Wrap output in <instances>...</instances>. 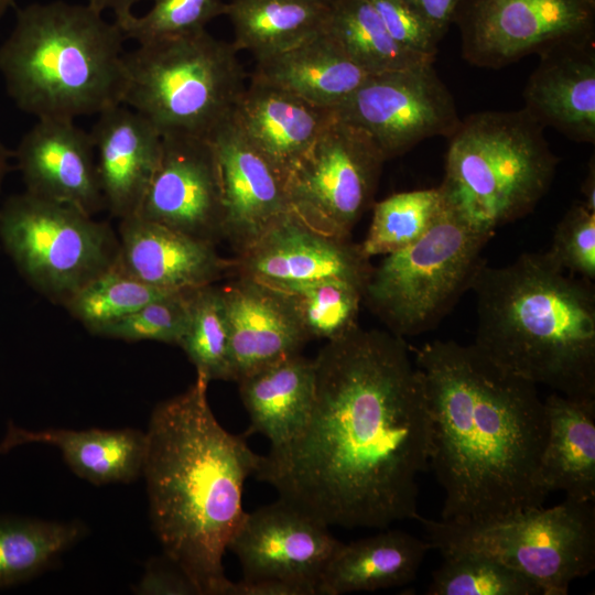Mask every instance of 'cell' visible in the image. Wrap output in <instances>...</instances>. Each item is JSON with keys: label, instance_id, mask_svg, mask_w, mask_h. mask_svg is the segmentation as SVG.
<instances>
[{"label": "cell", "instance_id": "obj_46", "mask_svg": "<svg viewBox=\"0 0 595 595\" xmlns=\"http://www.w3.org/2000/svg\"><path fill=\"white\" fill-rule=\"evenodd\" d=\"M9 152L0 140V186L8 170Z\"/></svg>", "mask_w": 595, "mask_h": 595}, {"label": "cell", "instance_id": "obj_21", "mask_svg": "<svg viewBox=\"0 0 595 595\" xmlns=\"http://www.w3.org/2000/svg\"><path fill=\"white\" fill-rule=\"evenodd\" d=\"M220 289L229 324L234 381L300 353L310 339L284 292L242 277Z\"/></svg>", "mask_w": 595, "mask_h": 595}, {"label": "cell", "instance_id": "obj_45", "mask_svg": "<svg viewBox=\"0 0 595 595\" xmlns=\"http://www.w3.org/2000/svg\"><path fill=\"white\" fill-rule=\"evenodd\" d=\"M583 195L582 203L589 209L595 210V161L594 156L587 165L586 175L581 185Z\"/></svg>", "mask_w": 595, "mask_h": 595}, {"label": "cell", "instance_id": "obj_43", "mask_svg": "<svg viewBox=\"0 0 595 595\" xmlns=\"http://www.w3.org/2000/svg\"><path fill=\"white\" fill-rule=\"evenodd\" d=\"M440 40L453 23L461 0H407Z\"/></svg>", "mask_w": 595, "mask_h": 595}, {"label": "cell", "instance_id": "obj_41", "mask_svg": "<svg viewBox=\"0 0 595 595\" xmlns=\"http://www.w3.org/2000/svg\"><path fill=\"white\" fill-rule=\"evenodd\" d=\"M133 592L138 595H201L188 575L165 554L147 562Z\"/></svg>", "mask_w": 595, "mask_h": 595}, {"label": "cell", "instance_id": "obj_6", "mask_svg": "<svg viewBox=\"0 0 595 595\" xmlns=\"http://www.w3.org/2000/svg\"><path fill=\"white\" fill-rule=\"evenodd\" d=\"M543 129L523 108L480 111L461 120L448 138L439 186L445 207L490 236L531 213L559 164Z\"/></svg>", "mask_w": 595, "mask_h": 595}, {"label": "cell", "instance_id": "obj_38", "mask_svg": "<svg viewBox=\"0 0 595 595\" xmlns=\"http://www.w3.org/2000/svg\"><path fill=\"white\" fill-rule=\"evenodd\" d=\"M192 290L177 291L156 299L97 335L127 342L154 340L180 345L184 335Z\"/></svg>", "mask_w": 595, "mask_h": 595}, {"label": "cell", "instance_id": "obj_44", "mask_svg": "<svg viewBox=\"0 0 595 595\" xmlns=\"http://www.w3.org/2000/svg\"><path fill=\"white\" fill-rule=\"evenodd\" d=\"M142 0H86V4L102 14L106 10H111L115 19L132 13V7Z\"/></svg>", "mask_w": 595, "mask_h": 595}, {"label": "cell", "instance_id": "obj_4", "mask_svg": "<svg viewBox=\"0 0 595 595\" xmlns=\"http://www.w3.org/2000/svg\"><path fill=\"white\" fill-rule=\"evenodd\" d=\"M545 252L483 262L470 285L474 344L509 371L577 400H595V290Z\"/></svg>", "mask_w": 595, "mask_h": 595}, {"label": "cell", "instance_id": "obj_11", "mask_svg": "<svg viewBox=\"0 0 595 595\" xmlns=\"http://www.w3.org/2000/svg\"><path fill=\"white\" fill-rule=\"evenodd\" d=\"M385 161L365 130L335 113L288 176L290 209L325 235L350 238L372 204Z\"/></svg>", "mask_w": 595, "mask_h": 595}, {"label": "cell", "instance_id": "obj_26", "mask_svg": "<svg viewBox=\"0 0 595 595\" xmlns=\"http://www.w3.org/2000/svg\"><path fill=\"white\" fill-rule=\"evenodd\" d=\"M382 530L342 543L320 576L317 594L372 592L413 581L430 545L405 531Z\"/></svg>", "mask_w": 595, "mask_h": 595}, {"label": "cell", "instance_id": "obj_12", "mask_svg": "<svg viewBox=\"0 0 595 595\" xmlns=\"http://www.w3.org/2000/svg\"><path fill=\"white\" fill-rule=\"evenodd\" d=\"M453 23L462 55L501 68L527 55L595 39V0H461Z\"/></svg>", "mask_w": 595, "mask_h": 595}, {"label": "cell", "instance_id": "obj_17", "mask_svg": "<svg viewBox=\"0 0 595 595\" xmlns=\"http://www.w3.org/2000/svg\"><path fill=\"white\" fill-rule=\"evenodd\" d=\"M207 139L219 167L224 238L239 253L290 209L286 180L246 138L232 115Z\"/></svg>", "mask_w": 595, "mask_h": 595}, {"label": "cell", "instance_id": "obj_2", "mask_svg": "<svg viewBox=\"0 0 595 595\" xmlns=\"http://www.w3.org/2000/svg\"><path fill=\"white\" fill-rule=\"evenodd\" d=\"M411 350L431 421L429 467L444 491L441 519L487 523L541 507L548 419L538 386L474 343Z\"/></svg>", "mask_w": 595, "mask_h": 595}, {"label": "cell", "instance_id": "obj_1", "mask_svg": "<svg viewBox=\"0 0 595 595\" xmlns=\"http://www.w3.org/2000/svg\"><path fill=\"white\" fill-rule=\"evenodd\" d=\"M313 364L307 421L260 455L253 476L328 528L415 520L431 421L411 347L391 332L359 326L328 340Z\"/></svg>", "mask_w": 595, "mask_h": 595}, {"label": "cell", "instance_id": "obj_29", "mask_svg": "<svg viewBox=\"0 0 595 595\" xmlns=\"http://www.w3.org/2000/svg\"><path fill=\"white\" fill-rule=\"evenodd\" d=\"M329 4L323 0H231L226 4L237 51L256 61L284 52L325 29Z\"/></svg>", "mask_w": 595, "mask_h": 595}, {"label": "cell", "instance_id": "obj_47", "mask_svg": "<svg viewBox=\"0 0 595 595\" xmlns=\"http://www.w3.org/2000/svg\"><path fill=\"white\" fill-rule=\"evenodd\" d=\"M14 3V0H0V19L6 14L8 9Z\"/></svg>", "mask_w": 595, "mask_h": 595}, {"label": "cell", "instance_id": "obj_27", "mask_svg": "<svg viewBox=\"0 0 595 595\" xmlns=\"http://www.w3.org/2000/svg\"><path fill=\"white\" fill-rule=\"evenodd\" d=\"M249 415L246 434L259 433L280 446L303 428L314 399V364L296 353L261 367L238 381Z\"/></svg>", "mask_w": 595, "mask_h": 595}, {"label": "cell", "instance_id": "obj_10", "mask_svg": "<svg viewBox=\"0 0 595 595\" xmlns=\"http://www.w3.org/2000/svg\"><path fill=\"white\" fill-rule=\"evenodd\" d=\"M0 239L24 279L62 306L112 267L119 252L108 224L28 192L1 206Z\"/></svg>", "mask_w": 595, "mask_h": 595}, {"label": "cell", "instance_id": "obj_13", "mask_svg": "<svg viewBox=\"0 0 595 595\" xmlns=\"http://www.w3.org/2000/svg\"><path fill=\"white\" fill-rule=\"evenodd\" d=\"M334 110L338 118L365 130L386 160L425 139L450 138L462 120L432 62L368 75Z\"/></svg>", "mask_w": 595, "mask_h": 595}, {"label": "cell", "instance_id": "obj_19", "mask_svg": "<svg viewBox=\"0 0 595 595\" xmlns=\"http://www.w3.org/2000/svg\"><path fill=\"white\" fill-rule=\"evenodd\" d=\"M117 266L140 281L169 292L214 284L232 272V260L216 246L134 215L120 220Z\"/></svg>", "mask_w": 595, "mask_h": 595}, {"label": "cell", "instance_id": "obj_8", "mask_svg": "<svg viewBox=\"0 0 595 595\" xmlns=\"http://www.w3.org/2000/svg\"><path fill=\"white\" fill-rule=\"evenodd\" d=\"M430 549L487 555L523 574L542 595H566L595 569L594 501L571 498L487 523H455L418 516Z\"/></svg>", "mask_w": 595, "mask_h": 595}, {"label": "cell", "instance_id": "obj_42", "mask_svg": "<svg viewBox=\"0 0 595 595\" xmlns=\"http://www.w3.org/2000/svg\"><path fill=\"white\" fill-rule=\"evenodd\" d=\"M315 589L295 582L264 578L231 582L227 595H314Z\"/></svg>", "mask_w": 595, "mask_h": 595}, {"label": "cell", "instance_id": "obj_32", "mask_svg": "<svg viewBox=\"0 0 595 595\" xmlns=\"http://www.w3.org/2000/svg\"><path fill=\"white\" fill-rule=\"evenodd\" d=\"M208 382L232 380L230 333L221 289L214 284L193 289L184 335L178 345Z\"/></svg>", "mask_w": 595, "mask_h": 595}, {"label": "cell", "instance_id": "obj_9", "mask_svg": "<svg viewBox=\"0 0 595 595\" xmlns=\"http://www.w3.org/2000/svg\"><path fill=\"white\" fill-rule=\"evenodd\" d=\"M491 237L444 205L423 237L372 267L364 301L392 334L402 338L423 334L470 289Z\"/></svg>", "mask_w": 595, "mask_h": 595}, {"label": "cell", "instance_id": "obj_25", "mask_svg": "<svg viewBox=\"0 0 595 595\" xmlns=\"http://www.w3.org/2000/svg\"><path fill=\"white\" fill-rule=\"evenodd\" d=\"M367 76L323 30L284 52L257 61L251 78L334 110Z\"/></svg>", "mask_w": 595, "mask_h": 595}, {"label": "cell", "instance_id": "obj_24", "mask_svg": "<svg viewBox=\"0 0 595 595\" xmlns=\"http://www.w3.org/2000/svg\"><path fill=\"white\" fill-rule=\"evenodd\" d=\"M34 443L57 447L69 469L95 486L130 484L142 476L145 431L132 428L34 431L9 423L0 441V455Z\"/></svg>", "mask_w": 595, "mask_h": 595}, {"label": "cell", "instance_id": "obj_18", "mask_svg": "<svg viewBox=\"0 0 595 595\" xmlns=\"http://www.w3.org/2000/svg\"><path fill=\"white\" fill-rule=\"evenodd\" d=\"M17 161L25 192L95 216L106 209L89 132L72 119H37L22 137Z\"/></svg>", "mask_w": 595, "mask_h": 595}, {"label": "cell", "instance_id": "obj_20", "mask_svg": "<svg viewBox=\"0 0 595 595\" xmlns=\"http://www.w3.org/2000/svg\"><path fill=\"white\" fill-rule=\"evenodd\" d=\"M90 133L106 209L138 215L158 166L162 134L142 115L118 105L100 112Z\"/></svg>", "mask_w": 595, "mask_h": 595}, {"label": "cell", "instance_id": "obj_37", "mask_svg": "<svg viewBox=\"0 0 595 595\" xmlns=\"http://www.w3.org/2000/svg\"><path fill=\"white\" fill-rule=\"evenodd\" d=\"M223 0H153L143 15L129 13L115 19L126 40L139 44L193 34L225 14Z\"/></svg>", "mask_w": 595, "mask_h": 595}, {"label": "cell", "instance_id": "obj_33", "mask_svg": "<svg viewBox=\"0 0 595 595\" xmlns=\"http://www.w3.org/2000/svg\"><path fill=\"white\" fill-rule=\"evenodd\" d=\"M444 209L439 187L392 194L374 205L372 219L360 245L367 258L389 255L418 241Z\"/></svg>", "mask_w": 595, "mask_h": 595}, {"label": "cell", "instance_id": "obj_5", "mask_svg": "<svg viewBox=\"0 0 595 595\" xmlns=\"http://www.w3.org/2000/svg\"><path fill=\"white\" fill-rule=\"evenodd\" d=\"M125 41L87 4L32 3L0 46V75L17 107L37 119L99 115L122 105Z\"/></svg>", "mask_w": 595, "mask_h": 595}, {"label": "cell", "instance_id": "obj_23", "mask_svg": "<svg viewBox=\"0 0 595 595\" xmlns=\"http://www.w3.org/2000/svg\"><path fill=\"white\" fill-rule=\"evenodd\" d=\"M232 118L252 145L288 180L303 154L335 118V110L251 78Z\"/></svg>", "mask_w": 595, "mask_h": 595}, {"label": "cell", "instance_id": "obj_31", "mask_svg": "<svg viewBox=\"0 0 595 595\" xmlns=\"http://www.w3.org/2000/svg\"><path fill=\"white\" fill-rule=\"evenodd\" d=\"M324 30L368 75L432 62L401 47L369 0H335Z\"/></svg>", "mask_w": 595, "mask_h": 595}, {"label": "cell", "instance_id": "obj_3", "mask_svg": "<svg viewBox=\"0 0 595 595\" xmlns=\"http://www.w3.org/2000/svg\"><path fill=\"white\" fill-rule=\"evenodd\" d=\"M196 376L183 392L158 403L145 431L142 476L149 516L163 554L201 595H227L223 558L245 511L246 479L260 462L244 436L224 429Z\"/></svg>", "mask_w": 595, "mask_h": 595}, {"label": "cell", "instance_id": "obj_16", "mask_svg": "<svg viewBox=\"0 0 595 595\" xmlns=\"http://www.w3.org/2000/svg\"><path fill=\"white\" fill-rule=\"evenodd\" d=\"M343 542L328 527L279 498L245 512L228 548L239 560L242 580L278 578L310 586Z\"/></svg>", "mask_w": 595, "mask_h": 595}, {"label": "cell", "instance_id": "obj_40", "mask_svg": "<svg viewBox=\"0 0 595 595\" xmlns=\"http://www.w3.org/2000/svg\"><path fill=\"white\" fill-rule=\"evenodd\" d=\"M390 36L404 50L434 61L441 41L407 0H369Z\"/></svg>", "mask_w": 595, "mask_h": 595}, {"label": "cell", "instance_id": "obj_36", "mask_svg": "<svg viewBox=\"0 0 595 595\" xmlns=\"http://www.w3.org/2000/svg\"><path fill=\"white\" fill-rule=\"evenodd\" d=\"M282 292L310 339L334 340L359 327L364 289L351 282L327 280Z\"/></svg>", "mask_w": 595, "mask_h": 595}, {"label": "cell", "instance_id": "obj_30", "mask_svg": "<svg viewBox=\"0 0 595 595\" xmlns=\"http://www.w3.org/2000/svg\"><path fill=\"white\" fill-rule=\"evenodd\" d=\"M79 520L0 516V588L28 582L86 537Z\"/></svg>", "mask_w": 595, "mask_h": 595}, {"label": "cell", "instance_id": "obj_14", "mask_svg": "<svg viewBox=\"0 0 595 595\" xmlns=\"http://www.w3.org/2000/svg\"><path fill=\"white\" fill-rule=\"evenodd\" d=\"M232 262L236 277L279 291L327 280L351 282L365 290L372 270L360 245L310 227L291 209L237 253Z\"/></svg>", "mask_w": 595, "mask_h": 595}, {"label": "cell", "instance_id": "obj_22", "mask_svg": "<svg viewBox=\"0 0 595 595\" xmlns=\"http://www.w3.org/2000/svg\"><path fill=\"white\" fill-rule=\"evenodd\" d=\"M539 56L523 90V109L544 128L594 144V40L563 43Z\"/></svg>", "mask_w": 595, "mask_h": 595}, {"label": "cell", "instance_id": "obj_34", "mask_svg": "<svg viewBox=\"0 0 595 595\" xmlns=\"http://www.w3.org/2000/svg\"><path fill=\"white\" fill-rule=\"evenodd\" d=\"M172 292L149 285L115 264L80 289L64 306L91 334Z\"/></svg>", "mask_w": 595, "mask_h": 595}, {"label": "cell", "instance_id": "obj_35", "mask_svg": "<svg viewBox=\"0 0 595 595\" xmlns=\"http://www.w3.org/2000/svg\"><path fill=\"white\" fill-rule=\"evenodd\" d=\"M443 559L432 573L429 595H542L527 576L487 555L457 552Z\"/></svg>", "mask_w": 595, "mask_h": 595}, {"label": "cell", "instance_id": "obj_15", "mask_svg": "<svg viewBox=\"0 0 595 595\" xmlns=\"http://www.w3.org/2000/svg\"><path fill=\"white\" fill-rule=\"evenodd\" d=\"M138 215L215 246L224 239L223 190L209 139L162 136L159 163Z\"/></svg>", "mask_w": 595, "mask_h": 595}, {"label": "cell", "instance_id": "obj_28", "mask_svg": "<svg viewBox=\"0 0 595 595\" xmlns=\"http://www.w3.org/2000/svg\"><path fill=\"white\" fill-rule=\"evenodd\" d=\"M548 437L540 476L550 494L595 501V400H577L553 392L544 400Z\"/></svg>", "mask_w": 595, "mask_h": 595}, {"label": "cell", "instance_id": "obj_7", "mask_svg": "<svg viewBox=\"0 0 595 595\" xmlns=\"http://www.w3.org/2000/svg\"><path fill=\"white\" fill-rule=\"evenodd\" d=\"M237 53L206 30L139 44L125 53L122 105L162 136L208 138L232 115L246 88Z\"/></svg>", "mask_w": 595, "mask_h": 595}, {"label": "cell", "instance_id": "obj_39", "mask_svg": "<svg viewBox=\"0 0 595 595\" xmlns=\"http://www.w3.org/2000/svg\"><path fill=\"white\" fill-rule=\"evenodd\" d=\"M563 271L595 280V210L582 202L572 205L558 223L545 251Z\"/></svg>", "mask_w": 595, "mask_h": 595}, {"label": "cell", "instance_id": "obj_48", "mask_svg": "<svg viewBox=\"0 0 595 595\" xmlns=\"http://www.w3.org/2000/svg\"><path fill=\"white\" fill-rule=\"evenodd\" d=\"M324 2H326L327 4H331L332 2H334L335 0H323Z\"/></svg>", "mask_w": 595, "mask_h": 595}]
</instances>
